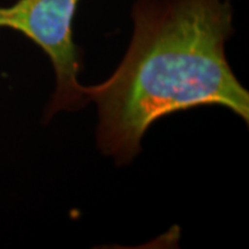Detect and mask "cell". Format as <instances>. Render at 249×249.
I'll return each instance as SVG.
<instances>
[{"instance_id":"7a4b0ae2","label":"cell","mask_w":249,"mask_h":249,"mask_svg":"<svg viewBox=\"0 0 249 249\" xmlns=\"http://www.w3.org/2000/svg\"><path fill=\"white\" fill-rule=\"evenodd\" d=\"M81 0H17L0 6V29L22 34L48 55L55 73V90L46 107L51 119L60 111H76L89 99L79 75L82 51L73 38V20Z\"/></svg>"},{"instance_id":"6da1fadb","label":"cell","mask_w":249,"mask_h":249,"mask_svg":"<svg viewBox=\"0 0 249 249\" xmlns=\"http://www.w3.org/2000/svg\"><path fill=\"white\" fill-rule=\"evenodd\" d=\"M133 35L113 74L85 86L97 105V144L117 164L132 161L156 121L179 111L223 107L248 124L249 93L226 58L230 0H138Z\"/></svg>"}]
</instances>
